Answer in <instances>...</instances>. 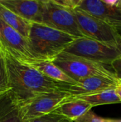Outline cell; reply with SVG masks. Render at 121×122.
<instances>
[{
  "mask_svg": "<svg viewBox=\"0 0 121 122\" xmlns=\"http://www.w3.org/2000/svg\"><path fill=\"white\" fill-rule=\"evenodd\" d=\"M4 55L9 89L19 107L39 96L62 92L63 83L55 81L36 69L19 62L6 51H4Z\"/></svg>",
  "mask_w": 121,
  "mask_h": 122,
  "instance_id": "obj_1",
  "label": "cell"
},
{
  "mask_svg": "<svg viewBox=\"0 0 121 122\" xmlns=\"http://www.w3.org/2000/svg\"><path fill=\"white\" fill-rule=\"evenodd\" d=\"M76 39L44 24L32 23L28 40L31 50L41 60L53 61Z\"/></svg>",
  "mask_w": 121,
  "mask_h": 122,
  "instance_id": "obj_2",
  "label": "cell"
},
{
  "mask_svg": "<svg viewBox=\"0 0 121 122\" xmlns=\"http://www.w3.org/2000/svg\"><path fill=\"white\" fill-rule=\"evenodd\" d=\"M53 63L76 81L88 77L97 76L110 80L118 86L121 83L116 74L107 69L105 65L66 51L61 53Z\"/></svg>",
  "mask_w": 121,
  "mask_h": 122,
  "instance_id": "obj_3",
  "label": "cell"
},
{
  "mask_svg": "<svg viewBox=\"0 0 121 122\" xmlns=\"http://www.w3.org/2000/svg\"><path fill=\"white\" fill-rule=\"evenodd\" d=\"M72 12L80 31L85 37L121 49V34L116 29L79 9Z\"/></svg>",
  "mask_w": 121,
  "mask_h": 122,
  "instance_id": "obj_4",
  "label": "cell"
},
{
  "mask_svg": "<svg viewBox=\"0 0 121 122\" xmlns=\"http://www.w3.org/2000/svg\"><path fill=\"white\" fill-rule=\"evenodd\" d=\"M64 51L103 65H111L115 59L121 56L120 49L88 37L76 39Z\"/></svg>",
  "mask_w": 121,
  "mask_h": 122,
  "instance_id": "obj_5",
  "label": "cell"
},
{
  "mask_svg": "<svg viewBox=\"0 0 121 122\" xmlns=\"http://www.w3.org/2000/svg\"><path fill=\"white\" fill-rule=\"evenodd\" d=\"M41 24L77 38L85 37L79 29L72 11L56 4L53 0H42Z\"/></svg>",
  "mask_w": 121,
  "mask_h": 122,
  "instance_id": "obj_6",
  "label": "cell"
},
{
  "mask_svg": "<svg viewBox=\"0 0 121 122\" xmlns=\"http://www.w3.org/2000/svg\"><path fill=\"white\" fill-rule=\"evenodd\" d=\"M0 39L5 51L19 62L29 65L43 61L31 50L28 39L1 19Z\"/></svg>",
  "mask_w": 121,
  "mask_h": 122,
  "instance_id": "obj_7",
  "label": "cell"
},
{
  "mask_svg": "<svg viewBox=\"0 0 121 122\" xmlns=\"http://www.w3.org/2000/svg\"><path fill=\"white\" fill-rule=\"evenodd\" d=\"M70 96L62 92H56L39 96L19 107V113L24 122L39 118L54 112Z\"/></svg>",
  "mask_w": 121,
  "mask_h": 122,
  "instance_id": "obj_8",
  "label": "cell"
},
{
  "mask_svg": "<svg viewBox=\"0 0 121 122\" xmlns=\"http://www.w3.org/2000/svg\"><path fill=\"white\" fill-rule=\"evenodd\" d=\"M117 86L110 80L91 76L81 79L73 85L63 84L62 92L68 94L70 97H81L116 89Z\"/></svg>",
  "mask_w": 121,
  "mask_h": 122,
  "instance_id": "obj_9",
  "label": "cell"
},
{
  "mask_svg": "<svg viewBox=\"0 0 121 122\" xmlns=\"http://www.w3.org/2000/svg\"><path fill=\"white\" fill-rule=\"evenodd\" d=\"M78 9L103 21L121 33V15L118 9L108 6L102 0H81Z\"/></svg>",
  "mask_w": 121,
  "mask_h": 122,
  "instance_id": "obj_10",
  "label": "cell"
},
{
  "mask_svg": "<svg viewBox=\"0 0 121 122\" xmlns=\"http://www.w3.org/2000/svg\"><path fill=\"white\" fill-rule=\"evenodd\" d=\"M0 4L32 23L41 24L43 1L37 0H0Z\"/></svg>",
  "mask_w": 121,
  "mask_h": 122,
  "instance_id": "obj_11",
  "label": "cell"
},
{
  "mask_svg": "<svg viewBox=\"0 0 121 122\" xmlns=\"http://www.w3.org/2000/svg\"><path fill=\"white\" fill-rule=\"evenodd\" d=\"M94 107L81 99H68L60 105L53 113L58 114L68 121L74 122Z\"/></svg>",
  "mask_w": 121,
  "mask_h": 122,
  "instance_id": "obj_12",
  "label": "cell"
},
{
  "mask_svg": "<svg viewBox=\"0 0 121 122\" xmlns=\"http://www.w3.org/2000/svg\"><path fill=\"white\" fill-rule=\"evenodd\" d=\"M28 66L36 69L44 76L55 81L70 85H73L77 83V81L72 79L67 74H66L61 69H59L56 65H55L53 61H41L32 63Z\"/></svg>",
  "mask_w": 121,
  "mask_h": 122,
  "instance_id": "obj_13",
  "label": "cell"
},
{
  "mask_svg": "<svg viewBox=\"0 0 121 122\" xmlns=\"http://www.w3.org/2000/svg\"><path fill=\"white\" fill-rule=\"evenodd\" d=\"M0 19L29 39L32 22L29 21L0 4Z\"/></svg>",
  "mask_w": 121,
  "mask_h": 122,
  "instance_id": "obj_14",
  "label": "cell"
},
{
  "mask_svg": "<svg viewBox=\"0 0 121 122\" xmlns=\"http://www.w3.org/2000/svg\"><path fill=\"white\" fill-rule=\"evenodd\" d=\"M68 99H81L92 104L93 107L121 103L118 95L116 93L115 89L89 95L81 97H70Z\"/></svg>",
  "mask_w": 121,
  "mask_h": 122,
  "instance_id": "obj_15",
  "label": "cell"
},
{
  "mask_svg": "<svg viewBox=\"0 0 121 122\" xmlns=\"http://www.w3.org/2000/svg\"><path fill=\"white\" fill-rule=\"evenodd\" d=\"M19 109L11 90L0 93V122L11 116Z\"/></svg>",
  "mask_w": 121,
  "mask_h": 122,
  "instance_id": "obj_16",
  "label": "cell"
},
{
  "mask_svg": "<svg viewBox=\"0 0 121 122\" xmlns=\"http://www.w3.org/2000/svg\"><path fill=\"white\" fill-rule=\"evenodd\" d=\"M9 78L4 51H0V93L9 90Z\"/></svg>",
  "mask_w": 121,
  "mask_h": 122,
  "instance_id": "obj_17",
  "label": "cell"
},
{
  "mask_svg": "<svg viewBox=\"0 0 121 122\" xmlns=\"http://www.w3.org/2000/svg\"><path fill=\"white\" fill-rule=\"evenodd\" d=\"M69 122L63 117L56 114L55 113H51L42 117H40L39 118L31 119L29 121L25 122Z\"/></svg>",
  "mask_w": 121,
  "mask_h": 122,
  "instance_id": "obj_18",
  "label": "cell"
},
{
  "mask_svg": "<svg viewBox=\"0 0 121 122\" xmlns=\"http://www.w3.org/2000/svg\"><path fill=\"white\" fill-rule=\"evenodd\" d=\"M74 122H108V119H104L98 116L91 109L77 119Z\"/></svg>",
  "mask_w": 121,
  "mask_h": 122,
  "instance_id": "obj_19",
  "label": "cell"
},
{
  "mask_svg": "<svg viewBox=\"0 0 121 122\" xmlns=\"http://www.w3.org/2000/svg\"><path fill=\"white\" fill-rule=\"evenodd\" d=\"M53 1L65 9L73 11L79 7L81 0H53Z\"/></svg>",
  "mask_w": 121,
  "mask_h": 122,
  "instance_id": "obj_20",
  "label": "cell"
},
{
  "mask_svg": "<svg viewBox=\"0 0 121 122\" xmlns=\"http://www.w3.org/2000/svg\"><path fill=\"white\" fill-rule=\"evenodd\" d=\"M24 122L20 115H19V109L15 112H14L11 116H9V117L6 118L4 120H3L2 122Z\"/></svg>",
  "mask_w": 121,
  "mask_h": 122,
  "instance_id": "obj_21",
  "label": "cell"
},
{
  "mask_svg": "<svg viewBox=\"0 0 121 122\" xmlns=\"http://www.w3.org/2000/svg\"><path fill=\"white\" fill-rule=\"evenodd\" d=\"M112 68L114 69L115 72H119L121 71V56L119 58H117L115 59L111 64ZM114 72V73H115Z\"/></svg>",
  "mask_w": 121,
  "mask_h": 122,
  "instance_id": "obj_22",
  "label": "cell"
},
{
  "mask_svg": "<svg viewBox=\"0 0 121 122\" xmlns=\"http://www.w3.org/2000/svg\"><path fill=\"white\" fill-rule=\"evenodd\" d=\"M105 4L111 8L118 9V4L120 3V0H102Z\"/></svg>",
  "mask_w": 121,
  "mask_h": 122,
  "instance_id": "obj_23",
  "label": "cell"
},
{
  "mask_svg": "<svg viewBox=\"0 0 121 122\" xmlns=\"http://www.w3.org/2000/svg\"><path fill=\"white\" fill-rule=\"evenodd\" d=\"M115 91H116V93L118 95L120 101L121 102V87L120 86H117L115 89Z\"/></svg>",
  "mask_w": 121,
  "mask_h": 122,
  "instance_id": "obj_24",
  "label": "cell"
},
{
  "mask_svg": "<svg viewBox=\"0 0 121 122\" xmlns=\"http://www.w3.org/2000/svg\"><path fill=\"white\" fill-rule=\"evenodd\" d=\"M115 74H116V76L118 78V79L121 81V71H119V72H115Z\"/></svg>",
  "mask_w": 121,
  "mask_h": 122,
  "instance_id": "obj_25",
  "label": "cell"
},
{
  "mask_svg": "<svg viewBox=\"0 0 121 122\" xmlns=\"http://www.w3.org/2000/svg\"><path fill=\"white\" fill-rule=\"evenodd\" d=\"M0 51H5L4 47V46L2 44V42H1V39H0Z\"/></svg>",
  "mask_w": 121,
  "mask_h": 122,
  "instance_id": "obj_26",
  "label": "cell"
},
{
  "mask_svg": "<svg viewBox=\"0 0 121 122\" xmlns=\"http://www.w3.org/2000/svg\"><path fill=\"white\" fill-rule=\"evenodd\" d=\"M118 11H119V12H120V14H121V0H120V3H119V4H118Z\"/></svg>",
  "mask_w": 121,
  "mask_h": 122,
  "instance_id": "obj_27",
  "label": "cell"
},
{
  "mask_svg": "<svg viewBox=\"0 0 121 122\" xmlns=\"http://www.w3.org/2000/svg\"><path fill=\"white\" fill-rule=\"evenodd\" d=\"M111 122H121V119H109Z\"/></svg>",
  "mask_w": 121,
  "mask_h": 122,
  "instance_id": "obj_28",
  "label": "cell"
},
{
  "mask_svg": "<svg viewBox=\"0 0 121 122\" xmlns=\"http://www.w3.org/2000/svg\"><path fill=\"white\" fill-rule=\"evenodd\" d=\"M118 86H121V84H119V85H118Z\"/></svg>",
  "mask_w": 121,
  "mask_h": 122,
  "instance_id": "obj_29",
  "label": "cell"
},
{
  "mask_svg": "<svg viewBox=\"0 0 121 122\" xmlns=\"http://www.w3.org/2000/svg\"><path fill=\"white\" fill-rule=\"evenodd\" d=\"M108 122H110V120H109V119H108Z\"/></svg>",
  "mask_w": 121,
  "mask_h": 122,
  "instance_id": "obj_30",
  "label": "cell"
},
{
  "mask_svg": "<svg viewBox=\"0 0 121 122\" xmlns=\"http://www.w3.org/2000/svg\"></svg>",
  "mask_w": 121,
  "mask_h": 122,
  "instance_id": "obj_31",
  "label": "cell"
},
{
  "mask_svg": "<svg viewBox=\"0 0 121 122\" xmlns=\"http://www.w3.org/2000/svg\"></svg>",
  "mask_w": 121,
  "mask_h": 122,
  "instance_id": "obj_32",
  "label": "cell"
}]
</instances>
